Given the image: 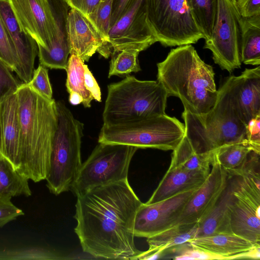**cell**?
Masks as SVG:
<instances>
[{
  "label": "cell",
  "instance_id": "obj_1",
  "mask_svg": "<svg viewBox=\"0 0 260 260\" xmlns=\"http://www.w3.org/2000/svg\"><path fill=\"white\" fill-rule=\"evenodd\" d=\"M75 233L84 252L96 258L137 259L136 213L143 203L128 179L94 187L77 197Z\"/></svg>",
  "mask_w": 260,
  "mask_h": 260
},
{
  "label": "cell",
  "instance_id": "obj_2",
  "mask_svg": "<svg viewBox=\"0 0 260 260\" xmlns=\"http://www.w3.org/2000/svg\"><path fill=\"white\" fill-rule=\"evenodd\" d=\"M20 121L18 172L35 182L45 180L57 125L56 101L22 83L16 89Z\"/></svg>",
  "mask_w": 260,
  "mask_h": 260
},
{
  "label": "cell",
  "instance_id": "obj_3",
  "mask_svg": "<svg viewBox=\"0 0 260 260\" xmlns=\"http://www.w3.org/2000/svg\"><path fill=\"white\" fill-rule=\"evenodd\" d=\"M157 67V81L168 97L181 100L185 111L202 115L213 107L218 94L213 69L191 44L172 49Z\"/></svg>",
  "mask_w": 260,
  "mask_h": 260
},
{
  "label": "cell",
  "instance_id": "obj_4",
  "mask_svg": "<svg viewBox=\"0 0 260 260\" xmlns=\"http://www.w3.org/2000/svg\"><path fill=\"white\" fill-rule=\"evenodd\" d=\"M168 97L158 81L139 80L126 75L108 86L103 125L125 124L165 114Z\"/></svg>",
  "mask_w": 260,
  "mask_h": 260
},
{
  "label": "cell",
  "instance_id": "obj_5",
  "mask_svg": "<svg viewBox=\"0 0 260 260\" xmlns=\"http://www.w3.org/2000/svg\"><path fill=\"white\" fill-rule=\"evenodd\" d=\"M56 105L57 125L45 180L50 192L57 196L70 190L82 166L84 124L74 117L63 101H57Z\"/></svg>",
  "mask_w": 260,
  "mask_h": 260
},
{
  "label": "cell",
  "instance_id": "obj_6",
  "mask_svg": "<svg viewBox=\"0 0 260 260\" xmlns=\"http://www.w3.org/2000/svg\"><path fill=\"white\" fill-rule=\"evenodd\" d=\"M185 135L199 152H212L224 145L246 140V125L232 108L223 88L218 90L214 106L196 115L184 110Z\"/></svg>",
  "mask_w": 260,
  "mask_h": 260
},
{
  "label": "cell",
  "instance_id": "obj_7",
  "mask_svg": "<svg viewBox=\"0 0 260 260\" xmlns=\"http://www.w3.org/2000/svg\"><path fill=\"white\" fill-rule=\"evenodd\" d=\"M184 135V124L165 114L125 124L103 125L98 142L173 150Z\"/></svg>",
  "mask_w": 260,
  "mask_h": 260
},
{
  "label": "cell",
  "instance_id": "obj_8",
  "mask_svg": "<svg viewBox=\"0 0 260 260\" xmlns=\"http://www.w3.org/2000/svg\"><path fill=\"white\" fill-rule=\"evenodd\" d=\"M138 149L99 143L82 163L70 190L77 197L94 187L127 179L129 165Z\"/></svg>",
  "mask_w": 260,
  "mask_h": 260
},
{
  "label": "cell",
  "instance_id": "obj_9",
  "mask_svg": "<svg viewBox=\"0 0 260 260\" xmlns=\"http://www.w3.org/2000/svg\"><path fill=\"white\" fill-rule=\"evenodd\" d=\"M146 4L148 22L161 45L179 46L204 38L185 0H146Z\"/></svg>",
  "mask_w": 260,
  "mask_h": 260
},
{
  "label": "cell",
  "instance_id": "obj_10",
  "mask_svg": "<svg viewBox=\"0 0 260 260\" xmlns=\"http://www.w3.org/2000/svg\"><path fill=\"white\" fill-rule=\"evenodd\" d=\"M242 19L236 0H218L217 21L204 47L211 51L214 62L230 73L241 65Z\"/></svg>",
  "mask_w": 260,
  "mask_h": 260
},
{
  "label": "cell",
  "instance_id": "obj_11",
  "mask_svg": "<svg viewBox=\"0 0 260 260\" xmlns=\"http://www.w3.org/2000/svg\"><path fill=\"white\" fill-rule=\"evenodd\" d=\"M157 42L148 22L146 0H133L123 15L112 25L107 43L98 52L105 58L124 49L140 52Z\"/></svg>",
  "mask_w": 260,
  "mask_h": 260
},
{
  "label": "cell",
  "instance_id": "obj_12",
  "mask_svg": "<svg viewBox=\"0 0 260 260\" xmlns=\"http://www.w3.org/2000/svg\"><path fill=\"white\" fill-rule=\"evenodd\" d=\"M229 209L232 233L260 245V186L237 176Z\"/></svg>",
  "mask_w": 260,
  "mask_h": 260
},
{
  "label": "cell",
  "instance_id": "obj_13",
  "mask_svg": "<svg viewBox=\"0 0 260 260\" xmlns=\"http://www.w3.org/2000/svg\"><path fill=\"white\" fill-rule=\"evenodd\" d=\"M21 29L47 50L53 41L56 25L50 0H8Z\"/></svg>",
  "mask_w": 260,
  "mask_h": 260
},
{
  "label": "cell",
  "instance_id": "obj_14",
  "mask_svg": "<svg viewBox=\"0 0 260 260\" xmlns=\"http://www.w3.org/2000/svg\"><path fill=\"white\" fill-rule=\"evenodd\" d=\"M195 190L155 203H142L135 218V237L147 238L173 226Z\"/></svg>",
  "mask_w": 260,
  "mask_h": 260
},
{
  "label": "cell",
  "instance_id": "obj_15",
  "mask_svg": "<svg viewBox=\"0 0 260 260\" xmlns=\"http://www.w3.org/2000/svg\"><path fill=\"white\" fill-rule=\"evenodd\" d=\"M239 118L246 125L260 114V67L246 69L238 76H232L221 86Z\"/></svg>",
  "mask_w": 260,
  "mask_h": 260
},
{
  "label": "cell",
  "instance_id": "obj_16",
  "mask_svg": "<svg viewBox=\"0 0 260 260\" xmlns=\"http://www.w3.org/2000/svg\"><path fill=\"white\" fill-rule=\"evenodd\" d=\"M211 166L206 180L195 190L175 225L199 222L215 205L225 187L229 173L216 160L214 153Z\"/></svg>",
  "mask_w": 260,
  "mask_h": 260
},
{
  "label": "cell",
  "instance_id": "obj_17",
  "mask_svg": "<svg viewBox=\"0 0 260 260\" xmlns=\"http://www.w3.org/2000/svg\"><path fill=\"white\" fill-rule=\"evenodd\" d=\"M0 17L15 49L18 66L15 73L22 83L27 84L34 72L38 53L36 41L19 26L8 0H0Z\"/></svg>",
  "mask_w": 260,
  "mask_h": 260
},
{
  "label": "cell",
  "instance_id": "obj_18",
  "mask_svg": "<svg viewBox=\"0 0 260 260\" xmlns=\"http://www.w3.org/2000/svg\"><path fill=\"white\" fill-rule=\"evenodd\" d=\"M188 242L222 259H260V245L233 233H220L196 238Z\"/></svg>",
  "mask_w": 260,
  "mask_h": 260
},
{
  "label": "cell",
  "instance_id": "obj_19",
  "mask_svg": "<svg viewBox=\"0 0 260 260\" xmlns=\"http://www.w3.org/2000/svg\"><path fill=\"white\" fill-rule=\"evenodd\" d=\"M16 89L11 90L0 99L2 136L1 155L6 158L18 172L20 166V126Z\"/></svg>",
  "mask_w": 260,
  "mask_h": 260
},
{
  "label": "cell",
  "instance_id": "obj_20",
  "mask_svg": "<svg viewBox=\"0 0 260 260\" xmlns=\"http://www.w3.org/2000/svg\"><path fill=\"white\" fill-rule=\"evenodd\" d=\"M67 30L70 54L84 61H88L105 42L87 17L74 8L68 12Z\"/></svg>",
  "mask_w": 260,
  "mask_h": 260
},
{
  "label": "cell",
  "instance_id": "obj_21",
  "mask_svg": "<svg viewBox=\"0 0 260 260\" xmlns=\"http://www.w3.org/2000/svg\"><path fill=\"white\" fill-rule=\"evenodd\" d=\"M56 25L55 37L47 50H38L40 64L54 69H67L70 54L67 30L69 6L64 0H50Z\"/></svg>",
  "mask_w": 260,
  "mask_h": 260
},
{
  "label": "cell",
  "instance_id": "obj_22",
  "mask_svg": "<svg viewBox=\"0 0 260 260\" xmlns=\"http://www.w3.org/2000/svg\"><path fill=\"white\" fill-rule=\"evenodd\" d=\"M208 175L186 171L170 164L157 188L145 203H155L178 193L196 189L204 183Z\"/></svg>",
  "mask_w": 260,
  "mask_h": 260
},
{
  "label": "cell",
  "instance_id": "obj_23",
  "mask_svg": "<svg viewBox=\"0 0 260 260\" xmlns=\"http://www.w3.org/2000/svg\"><path fill=\"white\" fill-rule=\"evenodd\" d=\"M237 176L229 174L226 184L214 207L200 222L196 238L220 233H233L230 225L229 206L235 187Z\"/></svg>",
  "mask_w": 260,
  "mask_h": 260
},
{
  "label": "cell",
  "instance_id": "obj_24",
  "mask_svg": "<svg viewBox=\"0 0 260 260\" xmlns=\"http://www.w3.org/2000/svg\"><path fill=\"white\" fill-rule=\"evenodd\" d=\"M198 222L176 224L147 238L148 249L142 251L137 259L161 258L165 250L187 242L196 238Z\"/></svg>",
  "mask_w": 260,
  "mask_h": 260
},
{
  "label": "cell",
  "instance_id": "obj_25",
  "mask_svg": "<svg viewBox=\"0 0 260 260\" xmlns=\"http://www.w3.org/2000/svg\"><path fill=\"white\" fill-rule=\"evenodd\" d=\"M214 151L198 152L184 135L173 150L170 164L186 171L208 175L214 159Z\"/></svg>",
  "mask_w": 260,
  "mask_h": 260
},
{
  "label": "cell",
  "instance_id": "obj_26",
  "mask_svg": "<svg viewBox=\"0 0 260 260\" xmlns=\"http://www.w3.org/2000/svg\"><path fill=\"white\" fill-rule=\"evenodd\" d=\"M240 59L245 64H260V14L242 17Z\"/></svg>",
  "mask_w": 260,
  "mask_h": 260
},
{
  "label": "cell",
  "instance_id": "obj_27",
  "mask_svg": "<svg viewBox=\"0 0 260 260\" xmlns=\"http://www.w3.org/2000/svg\"><path fill=\"white\" fill-rule=\"evenodd\" d=\"M31 194L28 179L0 155V197L11 200L14 197H29Z\"/></svg>",
  "mask_w": 260,
  "mask_h": 260
},
{
  "label": "cell",
  "instance_id": "obj_28",
  "mask_svg": "<svg viewBox=\"0 0 260 260\" xmlns=\"http://www.w3.org/2000/svg\"><path fill=\"white\" fill-rule=\"evenodd\" d=\"M185 2L204 39H209L217 21L218 0H185Z\"/></svg>",
  "mask_w": 260,
  "mask_h": 260
},
{
  "label": "cell",
  "instance_id": "obj_29",
  "mask_svg": "<svg viewBox=\"0 0 260 260\" xmlns=\"http://www.w3.org/2000/svg\"><path fill=\"white\" fill-rule=\"evenodd\" d=\"M251 150L246 139L221 146L214 151V156L229 174L234 175L243 167Z\"/></svg>",
  "mask_w": 260,
  "mask_h": 260
},
{
  "label": "cell",
  "instance_id": "obj_30",
  "mask_svg": "<svg viewBox=\"0 0 260 260\" xmlns=\"http://www.w3.org/2000/svg\"><path fill=\"white\" fill-rule=\"evenodd\" d=\"M84 61L77 55L72 54L69 58L66 69L67 78L66 86L69 93L75 91L83 98L82 104L85 108H90L93 100L84 84Z\"/></svg>",
  "mask_w": 260,
  "mask_h": 260
},
{
  "label": "cell",
  "instance_id": "obj_31",
  "mask_svg": "<svg viewBox=\"0 0 260 260\" xmlns=\"http://www.w3.org/2000/svg\"><path fill=\"white\" fill-rule=\"evenodd\" d=\"M139 51L134 49H124L113 53L110 61L108 77L112 76H125L141 70L138 56Z\"/></svg>",
  "mask_w": 260,
  "mask_h": 260
},
{
  "label": "cell",
  "instance_id": "obj_32",
  "mask_svg": "<svg viewBox=\"0 0 260 260\" xmlns=\"http://www.w3.org/2000/svg\"><path fill=\"white\" fill-rule=\"evenodd\" d=\"M112 3V0H103L86 17L105 41L100 48L108 42V34L110 29Z\"/></svg>",
  "mask_w": 260,
  "mask_h": 260
},
{
  "label": "cell",
  "instance_id": "obj_33",
  "mask_svg": "<svg viewBox=\"0 0 260 260\" xmlns=\"http://www.w3.org/2000/svg\"><path fill=\"white\" fill-rule=\"evenodd\" d=\"M0 59L12 72H16L18 66L17 53L1 17Z\"/></svg>",
  "mask_w": 260,
  "mask_h": 260
},
{
  "label": "cell",
  "instance_id": "obj_34",
  "mask_svg": "<svg viewBox=\"0 0 260 260\" xmlns=\"http://www.w3.org/2000/svg\"><path fill=\"white\" fill-rule=\"evenodd\" d=\"M27 85L42 96L52 99V89L46 67L40 64L34 70L32 77Z\"/></svg>",
  "mask_w": 260,
  "mask_h": 260
},
{
  "label": "cell",
  "instance_id": "obj_35",
  "mask_svg": "<svg viewBox=\"0 0 260 260\" xmlns=\"http://www.w3.org/2000/svg\"><path fill=\"white\" fill-rule=\"evenodd\" d=\"M245 137L252 150L260 154V114L252 118L246 125Z\"/></svg>",
  "mask_w": 260,
  "mask_h": 260
},
{
  "label": "cell",
  "instance_id": "obj_36",
  "mask_svg": "<svg viewBox=\"0 0 260 260\" xmlns=\"http://www.w3.org/2000/svg\"><path fill=\"white\" fill-rule=\"evenodd\" d=\"M20 84L0 59V99L11 90L16 89Z\"/></svg>",
  "mask_w": 260,
  "mask_h": 260
},
{
  "label": "cell",
  "instance_id": "obj_37",
  "mask_svg": "<svg viewBox=\"0 0 260 260\" xmlns=\"http://www.w3.org/2000/svg\"><path fill=\"white\" fill-rule=\"evenodd\" d=\"M23 214V211L15 206L11 200L0 197V228Z\"/></svg>",
  "mask_w": 260,
  "mask_h": 260
},
{
  "label": "cell",
  "instance_id": "obj_38",
  "mask_svg": "<svg viewBox=\"0 0 260 260\" xmlns=\"http://www.w3.org/2000/svg\"><path fill=\"white\" fill-rule=\"evenodd\" d=\"M71 8H74L87 17L103 0H64Z\"/></svg>",
  "mask_w": 260,
  "mask_h": 260
},
{
  "label": "cell",
  "instance_id": "obj_39",
  "mask_svg": "<svg viewBox=\"0 0 260 260\" xmlns=\"http://www.w3.org/2000/svg\"><path fill=\"white\" fill-rule=\"evenodd\" d=\"M236 3L242 17L260 14V0H236Z\"/></svg>",
  "mask_w": 260,
  "mask_h": 260
},
{
  "label": "cell",
  "instance_id": "obj_40",
  "mask_svg": "<svg viewBox=\"0 0 260 260\" xmlns=\"http://www.w3.org/2000/svg\"><path fill=\"white\" fill-rule=\"evenodd\" d=\"M84 84L86 88L90 92L93 99L98 102L101 101V92L93 74L89 70L88 66L84 65Z\"/></svg>",
  "mask_w": 260,
  "mask_h": 260
},
{
  "label": "cell",
  "instance_id": "obj_41",
  "mask_svg": "<svg viewBox=\"0 0 260 260\" xmlns=\"http://www.w3.org/2000/svg\"><path fill=\"white\" fill-rule=\"evenodd\" d=\"M133 0H112L110 27L126 11Z\"/></svg>",
  "mask_w": 260,
  "mask_h": 260
},
{
  "label": "cell",
  "instance_id": "obj_42",
  "mask_svg": "<svg viewBox=\"0 0 260 260\" xmlns=\"http://www.w3.org/2000/svg\"><path fill=\"white\" fill-rule=\"evenodd\" d=\"M69 102L73 105H77L82 103L83 99L82 96L78 92L72 91L69 93Z\"/></svg>",
  "mask_w": 260,
  "mask_h": 260
},
{
  "label": "cell",
  "instance_id": "obj_43",
  "mask_svg": "<svg viewBox=\"0 0 260 260\" xmlns=\"http://www.w3.org/2000/svg\"><path fill=\"white\" fill-rule=\"evenodd\" d=\"M2 147V125H1V117L0 112V155L1 154Z\"/></svg>",
  "mask_w": 260,
  "mask_h": 260
}]
</instances>
